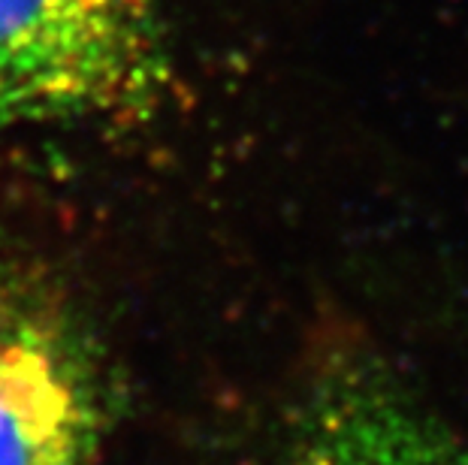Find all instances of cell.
Returning a JSON list of instances; mask_svg holds the SVG:
<instances>
[{"mask_svg": "<svg viewBox=\"0 0 468 465\" xmlns=\"http://www.w3.org/2000/svg\"><path fill=\"white\" fill-rule=\"evenodd\" d=\"M112 423L88 318L43 266L0 257V465H101Z\"/></svg>", "mask_w": 468, "mask_h": 465, "instance_id": "obj_1", "label": "cell"}, {"mask_svg": "<svg viewBox=\"0 0 468 465\" xmlns=\"http://www.w3.org/2000/svg\"><path fill=\"white\" fill-rule=\"evenodd\" d=\"M164 82L154 0H0V118H124Z\"/></svg>", "mask_w": 468, "mask_h": 465, "instance_id": "obj_2", "label": "cell"}, {"mask_svg": "<svg viewBox=\"0 0 468 465\" xmlns=\"http://www.w3.org/2000/svg\"><path fill=\"white\" fill-rule=\"evenodd\" d=\"M278 465H468V441L381 357L351 351L308 384Z\"/></svg>", "mask_w": 468, "mask_h": 465, "instance_id": "obj_3", "label": "cell"}]
</instances>
